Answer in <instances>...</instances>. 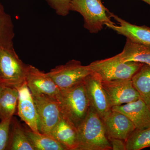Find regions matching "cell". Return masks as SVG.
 I'll list each match as a JSON object with an SVG mask.
<instances>
[{
	"mask_svg": "<svg viewBox=\"0 0 150 150\" xmlns=\"http://www.w3.org/2000/svg\"><path fill=\"white\" fill-rule=\"evenodd\" d=\"M48 135L64 145L67 150H77V128L62 113L59 121Z\"/></svg>",
	"mask_w": 150,
	"mask_h": 150,
	"instance_id": "15",
	"label": "cell"
},
{
	"mask_svg": "<svg viewBox=\"0 0 150 150\" xmlns=\"http://www.w3.org/2000/svg\"><path fill=\"white\" fill-rule=\"evenodd\" d=\"M15 33L11 18L0 3V47L13 48Z\"/></svg>",
	"mask_w": 150,
	"mask_h": 150,
	"instance_id": "21",
	"label": "cell"
},
{
	"mask_svg": "<svg viewBox=\"0 0 150 150\" xmlns=\"http://www.w3.org/2000/svg\"><path fill=\"white\" fill-rule=\"evenodd\" d=\"M70 9L81 15L84 27L91 33H98L106 25L115 23L101 0H70Z\"/></svg>",
	"mask_w": 150,
	"mask_h": 150,
	"instance_id": "3",
	"label": "cell"
},
{
	"mask_svg": "<svg viewBox=\"0 0 150 150\" xmlns=\"http://www.w3.org/2000/svg\"><path fill=\"white\" fill-rule=\"evenodd\" d=\"M123 62H139L150 65V45L137 43L126 38L123 51L117 54Z\"/></svg>",
	"mask_w": 150,
	"mask_h": 150,
	"instance_id": "16",
	"label": "cell"
},
{
	"mask_svg": "<svg viewBox=\"0 0 150 150\" xmlns=\"http://www.w3.org/2000/svg\"><path fill=\"white\" fill-rule=\"evenodd\" d=\"M77 129V150H112L103 121L91 106Z\"/></svg>",
	"mask_w": 150,
	"mask_h": 150,
	"instance_id": "1",
	"label": "cell"
},
{
	"mask_svg": "<svg viewBox=\"0 0 150 150\" xmlns=\"http://www.w3.org/2000/svg\"><path fill=\"white\" fill-rule=\"evenodd\" d=\"M3 86L0 84V95H1V92L2 90Z\"/></svg>",
	"mask_w": 150,
	"mask_h": 150,
	"instance_id": "27",
	"label": "cell"
},
{
	"mask_svg": "<svg viewBox=\"0 0 150 150\" xmlns=\"http://www.w3.org/2000/svg\"><path fill=\"white\" fill-rule=\"evenodd\" d=\"M28 66L14 48L0 47V84L16 87L25 81Z\"/></svg>",
	"mask_w": 150,
	"mask_h": 150,
	"instance_id": "5",
	"label": "cell"
},
{
	"mask_svg": "<svg viewBox=\"0 0 150 150\" xmlns=\"http://www.w3.org/2000/svg\"><path fill=\"white\" fill-rule=\"evenodd\" d=\"M16 88L18 91V115L32 131L40 133L38 130V117L35 103L25 81Z\"/></svg>",
	"mask_w": 150,
	"mask_h": 150,
	"instance_id": "11",
	"label": "cell"
},
{
	"mask_svg": "<svg viewBox=\"0 0 150 150\" xmlns=\"http://www.w3.org/2000/svg\"><path fill=\"white\" fill-rule=\"evenodd\" d=\"M131 79L140 98L150 107V65L143 64Z\"/></svg>",
	"mask_w": 150,
	"mask_h": 150,
	"instance_id": "20",
	"label": "cell"
},
{
	"mask_svg": "<svg viewBox=\"0 0 150 150\" xmlns=\"http://www.w3.org/2000/svg\"><path fill=\"white\" fill-rule=\"evenodd\" d=\"M112 147V150H126V142L116 138H108Z\"/></svg>",
	"mask_w": 150,
	"mask_h": 150,
	"instance_id": "25",
	"label": "cell"
},
{
	"mask_svg": "<svg viewBox=\"0 0 150 150\" xmlns=\"http://www.w3.org/2000/svg\"><path fill=\"white\" fill-rule=\"evenodd\" d=\"M25 81L32 95H45L61 102V90L47 73L28 65Z\"/></svg>",
	"mask_w": 150,
	"mask_h": 150,
	"instance_id": "9",
	"label": "cell"
},
{
	"mask_svg": "<svg viewBox=\"0 0 150 150\" xmlns=\"http://www.w3.org/2000/svg\"><path fill=\"white\" fill-rule=\"evenodd\" d=\"M112 110L126 115L136 129H144L150 126V108L141 98L133 102L113 106Z\"/></svg>",
	"mask_w": 150,
	"mask_h": 150,
	"instance_id": "14",
	"label": "cell"
},
{
	"mask_svg": "<svg viewBox=\"0 0 150 150\" xmlns=\"http://www.w3.org/2000/svg\"><path fill=\"white\" fill-rule=\"evenodd\" d=\"M38 117V127L41 134L48 135L62 115L60 103L45 95H32Z\"/></svg>",
	"mask_w": 150,
	"mask_h": 150,
	"instance_id": "7",
	"label": "cell"
},
{
	"mask_svg": "<svg viewBox=\"0 0 150 150\" xmlns=\"http://www.w3.org/2000/svg\"><path fill=\"white\" fill-rule=\"evenodd\" d=\"M142 1H144V2L146 3L147 4L150 5V0H142Z\"/></svg>",
	"mask_w": 150,
	"mask_h": 150,
	"instance_id": "26",
	"label": "cell"
},
{
	"mask_svg": "<svg viewBox=\"0 0 150 150\" xmlns=\"http://www.w3.org/2000/svg\"><path fill=\"white\" fill-rule=\"evenodd\" d=\"M60 90L62 114L77 128L84 120L91 107L84 81L71 88Z\"/></svg>",
	"mask_w": 150,
	"mask_h": 150,
	"instance_id": "2",
	"label": "cell"
},
{
	"mask_svg": "<svg viewBox=\"0 0 150 150\" xmlns=\"http://www.w3.org/2000/svg\"><path fill=\"white\" fill-rule=\"evenodd\" d=\"M25 131L35 150H68L66 147L51 136L32 131L25 124Z\"/></svg>",
	"mask_w": 150,
	"mask_h": 150,
	"instance_id": "19",
	"label": "cell"
},
{
	"mask_svg": "<svg viewBox=\"0 0 150 150\" xmlns=\"http://www.w3.org/2000/svg\"><path fill=\"white\" fill-rule=\"evenodd\" d=\"M103 121L108 138H116L126 142L136 129L134 124L126 115L115 110H112Z\"/></svg>",
	"mask_w": 150,
	"mask_h": 150,
	"instance_id": "12",
	"label": "cell"
},
{
	"mask_svg": "<svg viewBox=\"0 0 150 150\" xmlns=\"http://www.w3.org/2000/svg\"><path fill=\"white\" fill-rule=\"evenodd\" d=\"M126 150H141L150 147V126L135 129L126 141Z\"/></svg>",
	"mask_w": 150,
	"mask_h": 150,
	"instance_id": "22",
	"label": "cell"
},
{
	"mask_svg": "<svg viewBox=\"0 0 150 150\" xmlns=\"http://www.w3.org/2000/svg\"><path fill=\"white\" fill-rule=\"evenodd\" d=\"M18 91L14 87L3 86L0 95V120L11 118L16 113Z\"/></svg>",
	"mask_w": 150,
	"mask_h": 150,
	"instance_id": "18",
	"label": "cell"
},
{
	"mask_svg": "<svg viewBox=\"0 0 150 150\" xmlns=\"http://www.w3.org/2000/svg\"><path fill=\"white\" fill-rule=\"evenodd\" d=\"M102 85L112 107L133 102L140 98L131 79L102 81Z\"/></svg>",
	"mask_w": 150,
	"mask_h": 150,
	"instance_id": "10",
	"label": "cell"
},
{
	"mask_svg": "<svg viewBox=\"0 0 150 150\" xmlns=\"http://www.w3.org/2000/svg\"><path fill=\"white\" fill-rule=\"evenodd\" d=\"M139 62H123L116 55L97 60L89 65L93 72L100 76L102 81L131 79L143 65Z\"/></svg>",
	"mask_w": 150,
	"mask_h": 150,
	"instance_id": "4",
	"label": "cell"
},
{
	"mask_svg": "<svg viewBox=\"0 0 150 150\" xmlns=\"http://www.w3.org/2000/svg\"><path fill=\"white\" fill-rule=\"evenodd\" d=\"M54 9L57 14L61 16L68 15L71 11L70 0H46Z\"/></svg>",
	"mask_w": 150,
	"mask_h": 150,
	"instance_id": "23",
	"label": "cell"
},
{
	"mask_svg": "<svg viewBox=\"0 0 150 150\" xmlns=\"http://www.w3.org/2000/svg\"><path fill=\"white\" fill-rule=\"evenodd\" d=\"M84 84L90 106L103 120L111 112L112 106L103 86L101 77L92 71L86 78Z\"/></svg>",
	"mask_w": 150,
	"mask_h": 150,
	"instance_id": "8",
	"label": "cell"
},
{
	"mask_svg": "<svg viewBox=\"0 0 150 150\" xmlns=\"http://www.w3.org/2000/svg\"><path fill=\"white\" fill-rule=\"evenodd\" d=\"M12 118L0 122V150H6L7 146Z\"/></svg>",
	"mask_w": 150,
	"mask_h": 150,
	"instance_id": "24",
	"label": "cell"
},
{
	"mask_svg": "<svg viewBox=\"0 0 150 150\" xmlns=\"http://www.w3.org/2000/svg\"><path fill=\"white\" fill-rule=\"evenodd\" d=\"M6 150H35L28 139L23 125L13 116L11 120L8 143Z\"/></svg>",
	"mask_w": 150,
	"mask_h": 150,
	"instance_id": "17",
	"label": "cell"
},
{
	"mask_svg": "<svg viewBox=\"0 0 150 150\" xmlns=\"http://www.w3.org/2000/svg\"><path fill=\"white\" fill-rule=\"evenodd\" d=\"M108 14L110 17L113 18L118 25L108 24L106 25L107 27L134 42L150 45V28L146 25L139 26L131 24L109 10Z\"/></svg>",
	"mask_w": 150,
	"mask_h": 150,
	"instance_id": "13",
	"label": "cell"
},
{
	"mask_svg": "<svg viewBox=\"0 0 150 150\" xmlns=\"http://www.w3.org/2000/svg\"><path fill=\"white\" fill-rule=\"evenodd\" d=\"M92 72L89 65L83 66L80 61L71 60L47 73L59 89L63 90L82 83Z\"/></svg>",
	"mask_w": 150,
	"mask_h": 150,
	"instance_id": "6",
	"label": "cell"
},
{
	"mask_svg": "<svg viewBox=\"0 0 150 150\" xmlns=\"http://www.w3.org/2000/svg\"></svg>",
	"mask_w": 150,
	"mask_h": 150,
	"instance_id": "28",
	"label": "cell"
}]
</instances>
